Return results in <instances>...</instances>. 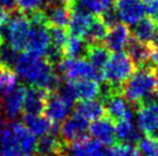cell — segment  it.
Instances as JSON below:
<instances>
[{"instance_id":"obj_1","label":"cell","mask_w":158,"mask_h":156,"mask_svg":"<svg viewBox=\"0 0 158 156\" xmlns=\"http://www.w3.org/2000/svg\"><path fill=\"white\" fill-rule=\"evenodd\" d=\"M14 71L24 83H28L30 86L43 88L48 93L57 91L60 87V76L45 57L23 53L19 55Z\"/></svg>"},{"instance_id":"obj_2","label":"cell","mask_w":158,"mask_h":156,"mask_svg":"<svg viewBox=\"0 0 158 156\" xmlns=\"http://www.w3.org/2000/svg\"><path fill=\"white\" fill-rule=\"evenodd\" d=\"M157 79L155 76V67L144 65L136 68L133 75L123 84L121 94L128 102L140 106L157 93Z\"/></svg>"},{"instance_id":"obj_3","label":"cell","mask_w":158,"mask_h":156,"mask_svg":"<svg viewBox=\"0 0 158 156\" xmlns=\"http://www.w3.org/2000/svg\"><path fill=\"white\" fill-rule=\"evenodd\" d=\"M135 70L136 65L127 54L123 52L114 53L102 71V80L113 91L121 92L123 84Z\"/></svg>"},{"instance_id":"obj_4","label":"cell","mask_w":158,"mask_h":156,"mask_svg":"<svg viewBox=\"0 0 158 156\" xmlns=\"http://www.w3.org/2000/svg\"><path fill=\"white\" fill-rule=\"evenodd\" d=\"M30 20V31L26 44L27 53L35 57H44L51 45L48 23L45 21L43 8L27 15Z\"/></svg>"},{"instance_id":"obj_5","label":"cell","mask_w":158,"mask_h":156,"mask_svg":"<svg viewBox=\"0 0 158 156\" xmlns=\"http://www.w3.org/2000/svg\"><path fill=\"white\" fill-rule=\"evenodd\" d=\"M0 29L4 39L8 45L21 52L26 48L29 31H30V20L26 14L20 10H16L9 15L8 21L5 23Z\"/></svg>"},{"instance_id":"obj_6","label":"cell","mask_w":158,"mask_h":156,"mask_svg":"<svg viewBox=\"0 0 158 156\" xmlns=\"http://www.w3.org/2000/svg\"><path fill=\"white\" fill-rule=\"evenodd\" d=\"M61 77L66 82H77L83 79H95L102 80V74L98 72L92 64L84 57L80 59H67L57 65Z\"/></svg>"},{"instance_id":"obj_7","label":"cell","mask_w":158,"mask_h":156,"mask_svg":"<svg viewBox=\"0 0 158 156\" xmlns=\"http://www.w3.org/2000/svg\"><path fill=\"white\" fill-rule=\"evenodd\" d=\"M74 101L62 88L50 92L44 109L45 116L54 124L61 123L70 115L72 109L74 108Z\"/></svg>"},{"instance_id":"obj_8","label":"cell","mask_w":158,"mask_h":156,"mask_svg":"<svg viewBox=\"0 0 158 156\" xmlns=\"http://www.w3.org/2000/svg\"><path fill=\"white\" fill-rule=\"evenodd\" d=\"M136 108L137 129L144 135L158 139V101L148 100Z\"/></svg>"},{"instance_id":"obj_9","label":"cell","mask_w":158,"mask_h":156,"mask_svg":"<svg viewBox=\"0 0 158 156\" xmlns=\"http://www.w3.org/2000/svg\"><path fill=\"white\" fill-rule=\"evenodd\" d=\"M89 130V122L77 114H72L59 127V137L65 145L74 142L85 137Z\"/></svg>"},{"instance_id":"obj_10","label":"cell","mask_w":158,"mask_h":156,"mask_svg":"<svg viewBox=\"0 0 158 156\" xmlns=\"http://www.w3.org/2000/svg\"><path fill=\"white\" fill-rule=\"evenodd\" d=\"M62 90L75 101L91 100L101 96L102 86L95 79H83L77 82H66Z\"/></svg>"},{"instance_id":"obj_11","label":"cell","mask_w":158,"mask_h":156,"mask_svg":"<svg viewBox=\"0 0 158 156\" xmlns=\"http://www.w3.org/2000/svg\"><path fill=\"white\" fill-rule=\"evenodd\" d=\"M13 133L14 140L24 156H36L37 137L22 122L12 121L8 123Z\"/></svg>"},{"instance_id":"obj_12","label":"cell","mask_w":158,"mask_h":156,"mask_svg":"<svg viewBox=\"0 0 158 156\" xmlns=\"http://www.w3.org/2000/svg\"><path fill=\"white\" fill-rule=\"evenodd\" d=\"M114 8L119 18L126 25H134L145 15V8L142 0H117Z\"/></svg>"},{"instance_id":"obj_13","label":"cell","mask_w":158,"mask_h":156,"mask_svg":"<svg viewBox=\"0 0 158 156\" xmlns=\"http://www.w3.org/2000/svg\"><path fill=\"white\" fill-rule=\"evenodd\" d=\"M105 113L114 122L133 118L131 107L128 106L127 100L123 98L121 92L113 91L104 99Z\"/></svg>"},{"instance_id":"obj_14","label":"cell","mask_w":158,"mask_h":156,"mask_svg":"<svg viewBox=\"0 0 158 156\" xmlns=\"http://www.w3.org/2000/svg\"><path fill=\"white\" fill-rule=\"evenodd\" d=\"M88 132L97 141L103 143L104 146H112L115 142V124L114 121L109 116L101 117L89 124Z\"/></svg>"},{"instance_id":"obj_15","label":"cell","mask_w":158,"mask_h":156,"mask_svg":"<svg viewBox=\"0 0 158 156\" xmlns=\"http://www.w3.org/2000/svg\"><path fill=\"white\" fill-rule=\"evenodd\" d=\"M24 94H26V87L18 84L2 96V101H1L2 111L7 118L14 119L23 111Z\"/></svg>"},{"instance_id":"obj_16","label":"cell","mask_w":158,"mask_h":156,"mask_svg":"<svg viewBox=\"0 0 158 156\" xmlns=\"http://www.w3.org/2000/svg\"><path fill=\"white\" fill-rule=\"evenodd\" d=\"M94 18L95 16L90 12L83 9L82 7L76 6V5L73 6L70 9V18L69 23H68L69 35L83 38Z\"/></svg>"},{"instance_id":"obj_17","label":"cell","mask_w":158,"mask_h":156,"mask_svg":"<svg viewBox=\"0 0 158 156\" xmlns=\"http://www.w3.org/2000/svg\"><path fill=\"white\" fill-rule=\"evenodd\" d=\"M131 37H132V33L128 26L125 23L119 22L118 24L110 28V30L107 31L104 43L110 52L119 53L125 49Z\"/></svg>"},{"instance_id":"obj_18","label":"cell","mask_w":158,"mask_h":156,"mask_svg":"<svg viewBox=\"0 0 158 156\" xmlns=\"http://www.w3.org/2000/svg\"><path fill=\"white\" fill-rule=\"evenodd\" d=\"M22 123L37 138L59 131L58 124H54L42 114H24Z\"/></svg>"},{"instance_id":"obj_19","label":"cell","mask_w":158,"mask_h":156,"mask_svg":"<svg viewBox=\"0 0 158 156\" xmlns=\"http://www.w3.org/2000/svg\"><path fill=\"white\" fill-rule=\"evenodd\" d=\"M70 156H105L106 148L95 139L83 137L68 145Z\"/></svg>"},{"instance_id":"obj_20","label":"cell","mask_w":158,"mask_h":156,"mask_svg":"<svg viewBox=\"0 0 158 156\" xmlns=\"http://www.w3.org/2000/svg\"><path fill=\"white\" fill-rule=\"evenodd\" d=\"M48 92L43 88L30 86L26 88L23 111L24 114H43L48 100Z\"/></svg>"},{"instance_id":"obj_21","label":"cell","mask_w":158,"mask_h":156,"mask_svg":"<svg viewBox=\"0 0 158 156\" xmlns=\"http://www.w3.org/2000/svg\"><path fill=\"white\" fill-rule=\"evenodd\" d=\"M65 146L59 137V131L48 133L37 141L36 156H58L62 153Z\"/></svg>"},{"instance_id":"obj_22","label":"cell","mask_w":158,"mask_h":156,"mask_svg":"<svg viewBox=\"0 0 158 156\" xmlns=\"http://www.w3.org/2000/svg\"><path fill=\"white\" fill-rule=\"evenodd\" d=\"M75 114L83 117L88 122H94L105 115V106L103 101L96 99L81 100L74 106Z\"/></svg>"},{"instance_id":"obj_23","label":"cell","mask_w":158,"mask_h":156,"mask_svg":"<svg viewBox=\"0 0 158 156\" xmlns=\"http://www.w3.org/2000/svg\"><path fill=\"white\" fill-rule=\"evenodd\" d=\"M125 49L127 52V55L132 59L134 64L136 65V68L148 65V62L150 60L149 44L142 43L134 37H131Z\"/></svg>"},{"instance_id":"obj_24","label":"cell","mask_w":158,"mask_h":156,"mask_svg":"<svg viewBox=\"0 0 158 156\" xmlns=\"http://www.w3.org/2000/svg\"><path fill=\"white\" fill-rule=\"evenodd\" d=\"M70 9L66 5H54V6H45L44 15L45 21L48 25L61 26L66 28L68 26L70 18Z\"/></svg>"},{"instance_id":"obj_25","label":"cell","mask_w":158,"mask_h":156,"mask_svg":"<svg viewBox=\"0 0 158 156\" xmlns=\"http://www.w3.org/2000/svg\"><path fill=\"white\" fill-rule=\"evenodd\" d=\"M131 33L137 40L149 44L158 35V26L151 18H143L133 25Z\"/></svg>"},{"instance_id":"obj_26","label":"cell","mask_w":158,"mask_h":156,"mask_svg":"<svg viewBox=\"0 0 158 156\" xmlns=\"http://www.w3.org/2000/svg\"><path fill=\"white\" fill-rule=\"evenodd\" d=\"M115 138L123 143L139 142L141 139L140 130L133 123V118L123 119L115 124Z\"/></svg>"},{"instance_id":"obj_27","label":"cell","mask_w":158,"mask_h":156,"mask_svg":"<svg viewBox=\"0 0 158 156\" xmlns=\"http://www.w3.org/2000/svg\"><path fill=\"white\" fill-rule=\"evenodd\" d=\"M0 156H24L14 140L8 123L0 125Z\"/></svg>"},{"instance_id":"obj_28","label":"cell","mask_w":158,"mask_h":156,"mask_svg":"<svg viewBox=\"0 0 158 156\" xmlns=\"http://www.w3.org/2000/svg\"><path fill=\"white\" fill-rule=\"evenodd\" d=\"M87 57V60L92 64V67L98 72L102 74L104 67H105L106 63L110 60L111 53L105 45H102V44L90 45L89 44L88 52H87V57Z\"/></svg>"},{"instance_id":"obj_29","label":"cell","mask_w":158,"mask_h":156,"mask_svg":"<svg viewBox=\"0 0 158 156\" xmlns=\"http://www.w3.org/2000/svg\"><path fill=\"white\" fill-rule=\"evenodd\" d=\"M89 44L81 37L69 35L64 46V55L67 59H80L87 57Z\"/></svg>"},{"instance_id":"obj_30","label":"cell","mask_w":158,"mask_h":156,"mask_svg":"<svg viewBox=\"0 0 158 156\" xmlns=\"http://www.w3.org/2000/svg\"><path fill=\"white\" fill-rule=\"evenodd\" d=\"M107 31H109L107 25L104 23L99 15H96L85 32L83 39L90 45L102 44V41H104V39L107 35Z\"/></svg>"},{"instance_id":"obj_31","label":"cell","mask_w":158,"mask_h":156,"mask_svg":"<svg viewBox=\"0 0 158 156\" xmlns=\"http://www.w3.org/2000/svg\"><path fill=\"white\" fill-rule=\"evenodd\" d=\"M18 85V76L12 68L0 64V96Z\"/></svg>"},{"instance_id":"obj_32","label":"cell","mask_w":158,"mask_h":156,"mask_svg":"<svg viewBox=\"0 0 158 156\" xmlns=\"http://www.w3.org/2000/svg\"><path fill=\"white\" fill-rule=\"evenodd\" d=\"M136 148L141 156H158V139L144 135L139 140Z\"/></svg>"},{"instance_id":"obj_33","label":"cell","mask_w":158,"mask_h":156,"mask_svg":"<svg viewBox=\"0 0 158 156\" xmlns=\"http://www.w3.org/2000/svg\"><path fill=\"white\" fill-rule=\"evenodd\" d=\"M105 156H141L137 148L132 143H115L106 148Z\"/></svg>"},{"instance_id":"obj_34","label":"cell","mask_w":158,"mask_h":156,"mask_svg":"<svg viewBox=\"0 0 158 156\" xmlns=\"http://www.w3.org/2000/svg\"><path fill=\"white\" fill-rule=\"evenodd\" d=\"M48 33H50L51 45L64 51V46H65L67 38H68V32H67L66 28L54 26V25H48Z\"/></svg>"},{"instance_id":"obj_35","label":"cell","mask_w":158,"mask_h":156,"mask_svg":"<svg viewBox=\"0 0 158 156\" xmlns=\"http://www.w3.org/2000/svg\"><path fill=\"white\" fill-rule=\"evenodd\" d=\"M19 57V52L8 44H2L0 47V64L13 69Z\"/></svg>"},{"instance_id":"obj_36","label":"cell","mask_w":158,"mask_h":156,"mask_svg":"<svg viewBox=\"0 0 158 156\" xmlns=\"http://www.w3.org/2000/svg\"><path fill=\"white\" fill-rule=\"evenodd\" d=\"M15 2L18 10L22 12L26 15L42 9V5L44 4L43 0H15Z\"/></svg>"},{"instance_id":"obj_37","label":"cell","mask_w":158,"mask_h":156,"mask_svg":"<svg viewBox=\"0 0 158 156\" xmlns=\"http://www.w3.org/2000/svg\"><path fill=\"white\" fill-rule=\"evenodd\" d=\"M102 18V20L104 21V23H105L106 25H107V28H112L113 25H115V24H118L119 23V16L118 14H117V12H115V8H110L107 9L106 12H104L103 14H101L99 15Z\"/></svg>"},{"instance_id":"obj_38","label":"cell","mask_w":158,"mask_h":156,"mask_svg":"<svg viewBox=\"0 0 158 156\" xmlns=\"http://www.w3.org/2000/svg\"><path fill=\"white\" fill-rule=\"evenodd\" d=\"M149 48H150L149 62L151 63L152 67H157L158 65V35L149 43Z\"/></svg>"},{"instance_id":"obj_39","label":"cell","mask_w":158,"mask_h":156,"mask_svg":"<svg viewBox=\"0 0 158 156\" xmlns=\"http://www.w3.org/2000/svg\"><path fill=\"white\" fill-rule=\"evenodd\" d=\"M142 1L144 5L145 13L154 16L155 14L158 12V0H142Z\"/></svg>"},{"instance_id":"obj_40","label":"cell","mask_w":158,"mask_h":156,"mask_svg":"<svg viewBox=\"0 0 158 156\" xmlns=\"http://www.w3.org/2000/svg\"><path fill=\"white\" fill-rule=\"evenodd\" d=\"M0 5H1L9 14H12L18 10L15 0H0Z\"/></svg>"},{"instance_id":"obj_41","label":"cell","mask_w":158,"mask_h":156,"mask_svg":"<svg viewBox=\"0 0 158 156\" xmlns=\"http://www.w3.org/2000/svg\"><path fill=\"white\" fill-rule=\"evenodd\" d=\"M9 15H10V14H9L8 12L1 5H0V28L4 25L6 22L8 21Z\"/></svg>"},{"instance_id":"obj_42","label":"cell","mask_w":158,"mask_h":156,"mask_svg":"<svg viewBox=\"0 0 158 156\" xmlns=\"http://www.w3.org/2000/svg\"><path fill=\"white\" fill-rule=\"evenodd\" d=\"M45 6H54V5H65V0H43Z\"/></svg>"},{"instance_id":"obj_43","label":"cell","mask_w":158,"mask_h":156,"mask_svg":"<svg viewBox=\"0 0 158 156\" xmlns=\"http://www.w3.org/2000/svg\"><path fill=\"white\" fill-rule=\"evenodd\" d=\"M151 18L154 20V22L156 23V24H157V26H158V12L156 14H155L154 16H151Z\"/></svg>"},{"instance_id":"obj_44","label":"cell","mask_w":158,"mask_h":156,"mask_svg":"<svg viewBox=\"0 0 158 156\" xmlns=\"http://www.w3.org/2000/svg\"><path fill=\"white\" fill-rule=\"evenodd\" d=\"M4 44V37H2V33H1V29H0V47L2 46Z\"/></svg>"},{"instance_id":"obj_45","label":"cell","mask_w":158,"mask_h":156,"mask_svg":"<svg viewBox=\"0 0 158 156\" xmlns=\"http://www.w3.org/2000/svg\"><path fill=\"white\" fill-rule=\"evenodd\" d=\"M155 76H156V79H157V86H158V65L155 67Z\"/></svg>"},{"instance_id":"obj_46","label":"cell","mask_w":158,"mask_h":156,"mask_svg":"<svg viewBox=\"0 0 158 156\" xmlns=\"http://www.w3.org/2000/svg\"><path fill=\"white\" fill-rule=\"evenodd\" d=\"M1 115H2V104H1V101H0V118H1Z\"/></svg>"},{"instance_id":"obj_47","label":"cell","mask_w":158,"mask_h":156,"mask_svg":"<svg viewBox=\"0 0 158 156\" xmlns=\"http://www.w3.org/2000/svg\"><path fill=\"white\" fill-rule=\"evenodd\" d=\"M58 156H69V155H67V154H64V153H61V154H59Z\"/></svg>"},{"instance_id":"obj_48","label":"cell","mask_w":158,"mask_h":156,"mask_svg":"<svg viewBox=\"0 0 158 156\" xmlns=\"http://www.w3.org/2000/svg\"><path fill=\"white\" fill-rule=\"evenodd\" d=\"M157 96H158V88H157Z\"/></svg>"}]
</instances>
